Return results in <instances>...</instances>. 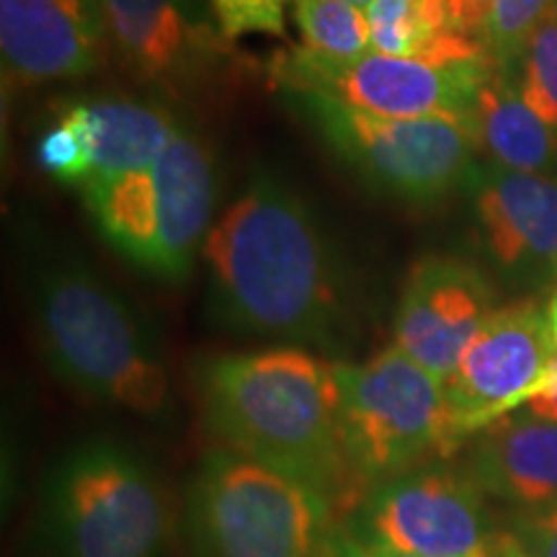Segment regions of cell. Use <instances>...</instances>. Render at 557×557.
Listing matches in <instances>:
<instances>
[{
    "label": "cell",
    "mask_w": 557,
    "mask_h": 557,
    "mask_svg": "<svg viewBox=\"0 0 557 557\" xmlns=\"http://www.w3.org/2000/svg\"><path fill=\"white\" fill-rule=\"evenodd\" d=\"M218 315L246 336L344 346L351 305L336 250L282 181L256 176L205 240Z\"/></svg>",
    "instance_id": "obj_1"
},
{
    "label": "cell",
    "mask_w": 557,
    "mask_h": 557,
    "mask_svg": "<svg viewBox=\"0 0 557 557\" xmlns=\"http://www.w3.org/2000/svg\"><path fill=\"white\" fill-rule=\"evenodd\" d=\"M201 400L225 449L302 480L333 506L364 496L341 436L333 361L299 346L225 354L201 367Z\"/></svg>",
    "instance_id": "obj_2"
},
{
    "label": "cell",
    "mask_w": 557,
    "mask_h": 557,
    "mask_svg": "<svg viewBox=\"0 0 557 557\" xmlns=\"http://www.w3.org/2000/svg\"><path fill=\"white\" fill-rule=\"evenodd\" d=\"M34 315L47 359L67 385L152 421L169 413V369L150 331L83 263H39L34 271Z\"/></svg>",
    "instance_id": "obj_3"
},
{
    "label": "cell",
    "mask_w": 557,
    "mask_h": 557,
    "mask_svg": "<svg viewBox=\"0 0 557 557\" xmlns=\"http://www.w3.org/2000/svg\"><path fill=\"white\" fill-rule=\"evenodd\" d=\"M37 534L45 557H169L173 508L135 449L88 438L52 465Z\"/></svg>",
    "instance_id": "obj_4"
},
{
    "label": "cell",
    "mask_w": 557,
    "mask_h": 557,
    "mask_svg": "<svg viewBox=\"0 0 557 557\" xmlns=\"http://www.w3.org/2000/svg\"><path fill=\"white\" fill-rule=\"evenodd\" d=\"M333 500L238 451L205 457L186 491L191 557H338Z\"/></svg>",
    "instance_id": "obj_5"
},
{
    "label": "cell",
    "mask_w": 557,
    "mask_h": 557,
    "mask_svg": "<svg viewBox=\"0 0 557 557\" xmlns=\"http://www.w3.org/2000/svg\"><path fill=\"white\" fill-rule=\"evenodd\" d=\"M83 197L111 246L150 274L178 282L212 230V156L181 127L148 169L96 181Z\"/></svg>",
    "instance_id": "obj_6"
},
{
    "label": "cell",
    "mask_w": 557,
    "mask_h": 557,
    "mask_svg": "<svg viewBox=\"0 0 557 557\" xmlns=\"http://www.w3.org/2000/svg\"><path fill=\"white\" fill-rule=\"evenodd\" d=\"M341 436L361 491L459 447L444 380L389 346L361 364L333 361Z\"/></svg>",
    "instance_id": "obj_7"
},
{
    "label": "cell",
    "mask_w": 557,
    "mask_h": 557,
    "mask_svg": "<svg viewBox=\"0 0 557 557\" xmlns=\"http://www.w3.org/2000/svg\"><path fill=\"white\" fill-rule=\"evenodd\" d=\"M493 67L478 39L438 34L418 58L369 52L354 62H331L302 47L284 52L276 60L274 75L284 90H315L389 120H472L478 90Z\"/></svg>",
    "instance_id": "obj_8"
},
{
    "label": "cell",
    "mask_w": 557,
    "mask_h": 557,
    "mask_svg": "<svg viewBox=\"0 0 557 557\" xmlns=\"http://www.w3.org/2000/svg\"><path fill=\"white\" fill-rule=\"evenodd\" d=\"M287 96L338 158L395 197L434 201L472 178L480 150L472 120H389L315 90H287Z\"/></svg>",
    "instance_id": "obj_9"
},
{
    "label": "cell",
    "mask_w": 557,
    "mask_h": 557,
    "mask_svg": "<svg viewBox=\"0 0 557 557\" xmlns=\"http://www.w3.org/2000/svg\"><path fill=\"white\" fill-rule=\"evenodd\" d=\"M498 537L470 475L429 465L369 487L346 534L423 557H493Z\"/></svg>",
    "instance_id": "obj_10"
},
{
    "label": "cell",
    "mask_w": 557,
    "mask_h": 557,
    "mask_svg": "<svg viewBox=\"0 0 557 557\" xmlns=\"http://www.w3.org/2000/svg\"><path fill=\"white\" fill-rule=\"evenodd\" d=\"M557 354L549 315L519 302L493 310L444 380L451 429L459 444L524 408Z\"/></svg>",
    "instance_id": "obj_11"
},
{
    "label": "cell",
    "mask_w": 557,
    "mask_h": 557,
    "mask_svg": "<svg viewBox=\"0 0 557 557\" xmlns=\"http://www.w3.org/2000/svg\"><path fill=\"white\" fill-rule=\"evenodd\" d=\"M491 312L493 287L475 263L455 256H423L403 284L393 346L438 380H447Z\"/></svg>",
    "instance_id": "obj_12"
},
{
    "label": "cell",
    "mask_w": 557,
    "mask_h": 557,
    "mask_svg": "<svg viewBox=\"0 0 557 557\" xmlns=\"http://www.w3.org/2000/svg\"><path fill=\"white\" fill-rule=\"evenodd\" d=\"M475 218L487 259L508 287L557 284V178L493 165L478 181Z\"/></svg>",
    "instance_id": "obj_13"
},
{
    "label": "cell",
    "mask_w": 557,
    "mask_h": 557,
    "mask_svg": "<svg viewBox=\"0 0 557 557\" xmlns=\"http://www.w3.org/2000/svg\"><path fill=\"white\" fill-rule=\"evenodd\" d=\"M103 34L99 0H0L3 73L24 86L94 73Z\"/></svg>",
    "instance_id": "obj_14"
},
{
    "label": "cell",
    "mask_w": 557,
    "mask_h": 557,
    "mask_svg": "<svg viewBox=\"0 0 557 557\" xmlns=\"http://www.w3.org/2000/svg\"><path fill=\"white\" fill-rule=\"evenodd\" d=\"M99 9L116 52L156 86H194L222 52L225 37L199 16L197 0H99Z\"/></svg>",
    "instance_id": "obj_15"
},
{
    "label": "cell",
    "mask_w": 557,
    "mask_h": 557,
    "mask_svg": "<svg viewBox=\"0 0 557 557\" xmlns=\"http://www.w3.org/2000/svg\"><path fill=\"white\" fill-rule=\"evenodd\" d=\"M468 475L521 511L557 506V423L527 408L498 418L478 434Z\"/></svg>",
    "instance_id": "obj_16"
},
{
    "label": "cell",
    "mask_w": 557,
    "mask_h": 557,
    "mask_svg": "<svg viewBox=\"0 0 557 557\" xmlns=\"http://www.w3.org/2000/svg\"><path fill=\"white\" fill-rule=\"evenodd\" d=\"M67 109L86 139L94 169L90 184L148 169L181 129L165 109L129 99H86L70 103Z\"/></svg>",
    "instance_id": "obj_17"
},
{
    "label": "cell",
    "mask_w": 557,
    "mask_h": 557,
    "mask_svg": "<svg viewBox=\"0 0 557 557\" xmlns=\"http://www.w3.org/2000/svg\"><path fill=\"white\" fill-rule=\"evenodd\" d=\"M508 70L493 67L478 90L472 124L478 148L496 169L557 178V127L521 99Z\"/></svg>",
    "instance_id": "obj_18"
},
{
    "label": "cell",
    "mask_w": 557,
    "mask_h": 557,
    "mask_svg": "<svg viewBox=\"0 0 557 557\" xmlns=\"http://www.w3.org/2000/svg\"><path fill=\"white\" fill-rule=\"evenodd\" d=\"M305 50L331 62H354L372 52L367 11L346 0H295Z\"/></svg>",
    "instance_id": "obj_19"
},
{
    "label": "cell",
    "mask_w": 557,
    "mask_h": 557,
    "mask_svg": "<svg viewBox=\"0 0 557 557\" xmlns=\"http://www.w3.org/2000/svg\"><path fill=\"white\" fill-rule=\"evenodd\" d=\"M372 52L387 58H418L438 37V26L423 0H374L367 9Z\"/></svg>",
    "instance_id": "obj_20"
},
{
    "label": "cell",
    "mask_w": 557,
    "mask_h": 557,
    "mask_svg": "<svg viewBox=\"0 0 557 557\" xmlns=\"http://www.w3.org/2000/svg\"><path fill=\"white\" fill-rule=\"evenodd\" d=\"M557 0H483V34L480 45L500 70L517 65L529 37L537 32Z\"/></svg>",
    "instance_id": "obj_21"
},
{
    "label": "cell",
    "mask_w": 557,
    "mask_h": 557,
    "mask_svg": "<svg viewBox=\"0 0 557 557\" xmlns=\"http://www.w3.org/2000/svg\"><path fill=\"white\" fill-rule=\"evenodd\" d=\"M517 65L521 99L557 127V3L529 37Z\"/></svg>",
    "instance_id": "obj_22"
},
{
    "label": "cell",
    "mask_w": 557,
    "mask_h": 557,
    "mask_svg": "<svg viewBox=\"0 0 557 557\" xmlns=\"http://www.w3.org/2000/svg\"><path fill=\"white\" fill-rule=\"evenodd\" d=\"M37 160L41 169L50 173L52 178L62 181V184L86 189L94 181L86 139H83L81 124L73 116V111L65 109L54 124L41 132L37 143Z\"/></svg>",
    "instance_id": "obj_23"
},
{
    "label": "cell",
    "mask_w": 557,
    "mask_h": 557,
    "mask_svg": "<svg viewBox=\"0 0 557 557\" xmlns=\"http://www.w3.org/2000/svg\"><path fill=\"white\" fill-rule=\"evenodd\" d=\"M287 3L289 0H209V9L225 39H238L246 34L282 37L287 29Z\"/></svg>",
    "instance_id": "obj_24"
},
{
    "label": "cell",
    "mask_w": 557,
    "mask_h": 557,
    "mask_svg": "<svg viewBox=\"0 0 557 557\" xmlns=\"http://www.w3.org/2000/svg\"><path fill=\"white\" fill-rule=\"evenodd\" d=\"M508 534L524 557H557V506L519 511Z\"/></svg>",
    "instance_id": "obj_25"
},
{
    "label": "cell",
    "mask_w": 557,
    "mask_h": 557,
    "mask_svg": "<svg viewBox=\"0 0 557 557\" xmlns=\"http://www.w3.org/2000/svg\"><path fill=\"white\" fill-rule=\"evenodd\" d=\"M438 32L462 34L480 41L483 34V0H423Z\"/></svg>",
    "instance_id": "obj_26"
},
{
    "label": "cell",
    "mask_w": 557,
    "mask_h": 557,
    "mask_svg": "<svg viewBox=\"0 0 557 557\" xmlns=\"http://www.w3.org/2000/svg\"><path fill=\"white\" fill-rule=\"evenodd\" d=\"M338 557H423V555H410V553H400V549H389V547H374V545H359V542L351 540H341L338 547Z\"/></svg>",
    "instance_id": "obj_27"
},
{
    "label": "cell",
    "mask_w": 557,
    "mask_h": 557,
    "mask_svg": "<svg viewBox=\"0 0 557 557\" xmlns=\"http://www.w3.org/2000/svg\"><path fill=\"white\" fill-rule=\"evenodd\" d=\"M524 408L529 413L540 416V418H547V421H555L557 423V393L553 395H534V398H529L524 403Z\"/></svg>",
    "instance_id": "obj_28"
},
{
    "label": "cell",
    "mask_w": 557,
    "mask_h": 557,
    "mask_svg": "<svg viewBox=\"0 0 557 557\" xmlns=\"http://www.w3.org/2000/svg\"><path fill=\"white\" fill-rule=\"evenodd\" d=\"M557 393V354L549 361V367L545 369V374H542V380L537 382V387H534V393L529 395V398H534V395H553Z\"/></svg>",
    "instance_id": "obj_29"
},
{
    "label": "cell",
    "mask_w": 557,
    "mask_h": 557,
    "mask_svg": "<svg viewBox=\"0 0 557 557\" xmlns=\"http://www.w3.org/2000/svg\"><path fill=\"white\" fill-rule=\"evenodd\" d=\"M493 557H524V553H521V549L517 547V542L511 540V534H500Z\"/></svg>",
    "instance_id": "obj_30"
},
{
    "label": "cell",
    "mask_w": 557,
    "mask_h": 557,
    "mask_svg": "<svg viewBox=\"0 0 557 557\" xmlns=\"http://www.w3.org/2000/svg\"><path fill=\"white\" fill-rule=\"evenodd\" d=\"M547 315H549V325H553V336H555V341H557V289L553 292V297H549Z\"/></svg>",
    "instance_id": "obj_31"
},
{
    "label": "cell",
    "mask_w": 557,
    "mask_h": 557,
    "mask_svg": "<svg viewBox=\"0 0 557 557\" xmlns=\"http://www.w3.org/2000/svg\"><path fill=\"white\" fill-rule=\"evenodd\" d=\"M346 3H351V5H357V9H361V11H367L369 5L374 3V0H346Z\"/></svg>",
    "instance_id": "obj_32"
}]
</instances>
